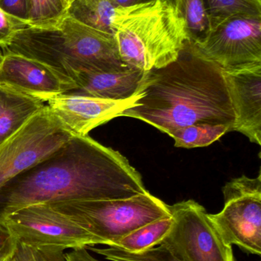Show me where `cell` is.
I'll return each mask as SVG.
<instances>
[{
	"label": "cell",
	"instance_id": "1",
	"mask_svg": "<svg viewBox=\"0 0 261 261\" xmlns=\"http://www.w3.org/2000/svg\"><path fill=\"white\" fill-rule=\"evenodd\" d=\"M139 172L121 153L74 135L0 188V222L29 205L124 199L147 193Z\"/></svg>",
	"mask_w": 261,
	"mask_h": 261
},
{
	"label": "cell",
	"instance_id": "16",
	"mask_svg": "<svg viewBox=\"0 0 261 261\" xmlns=\"http://www.w3.org/2000/svg\"><path fill=\"white\" fill-rule=\"evenodd\" d=\"M117 7L114 0H73L67 15L87 27L113 34L112 22Z\"/></svg>",
	"mask_w": 261,
	"mask_h": 261
},
{
	"label": "cell",
	"instance_id": "31",
	"mask_svg": "<svg viewBox=\"0 0 261 261\" xmlns=\"http://www.w3.org/2000/svg\"><path fill=\"white\" fill-rule=\"evenodd\" d=\"M66 1L67 2V3H68L69 6V4H70V3H72V2L73 1V0H66Z\"/></svg>",
	"mask_w": 261,
	"mask_h": 261
},
{
	"label": "cell",
	"instance_id": "24",
	"mask_svg": "<svg viewBox=\"0 0 261 261\" xmlns=\"http://www.w3.org/2000/svg\"><path fill=\"white\" fill-rule=\"evenodd\" d=\"M29 27L26 23L17 19L0 9V46L6 44L18 31Z\"/></svg>",
	"mask_w": 261,
	"mask_h": 261
},
{
	"label": "cell",
	"instance_id": "33",
	"mask_svg": "<svg viewBox=\"0 0 261 261\" xmlns=\"http://www.w3.org/2000/svg\"><path fill=\"white\" fill-rule=\"evenodd\" d=\"M0 53H1V51H0Z\"/></svg>",
	"mask_w": 261,
	"mask_h": 261
},
{
	"label": "cell",
	"instance_id": "6",
	"mask_svg": "<svg viewBox=\"0 0 261 261\" xmlns=\"http://www.w3.org/2000/svg\"><path fill=\"white\" fill-rule=\"evenodd\" d=\"M17 242L35 248L78 249L102 241L50 204L29 205L1 221Z\"/></svg>",
	"mask_w": 261,
	"mask_h": 261
},
{
	"label": "cell",
	"instance_id": "12",
	"mask_svg": "<svg viewBox=\"0 0 261 261\" xmlns=\"http://www.w3.org/2000/svg\"><path fill=\"white\" fill-rule=\"evenodd\" d=\"M223 71L234 113L233 130L261 145V64Z\"/></svg>",
	"mask_w": 261,
	"mask_h": 261
},
{
	"label": "cell",
	"instance_id": "9",
	"mask_svg": "<svg viewBox=\"0 0 261 261\" xmlns=\"http://www.w3.org/2000/svg\"><path fill=\"white\" fill-rule=\"evenodd\" d=\"M72 136L46 105L0 145V188L44 159Z\"/></svg>",
	"mask_w": 261,
	"mask_h": 261
},
{
	"label": "cell",
	"instance_id": "4",
	"mask_svg": "<svg viewBox=\"0 0 261 261\" xmlns=\"http://www.w3.org/2000/svg\"><path fill=\"white\" fill-rule=\"evenodd\" d=\"M112 31L123 61L145 71L176 61L188 41L185 23L169 0L116 8Z\"/></svg>",
	"mask_w": 261,
	"mask_h": 261
},
{
	"label": "cell",
	"instance_id": "8",
	"mask_svg": "<svg viewBox=\"0 0 261 261\" xmlns=\"http://www.w3.org/2000/svg\"><path fill=\"white\" fill-rule=\"evenodd\" d=\"M225 205L217 214H208L224 242L246 252L261 254V176H242L223 188Z\"/></svg>",
	"mask_w": 261,
	"mask_h": 261
},
{
	"label": "cell",
	"instance_id": "22",
	"mask_svg": "<svg viewBox=\"0 0 261 261\" xmlns=\"http://www.w3.org/2000/svg\"><path fill=\"white\" fill-rule=\"evenodd\" d=\"M86 248L111 261H181L161 245L147 251L136 253L128 252L114 246L105 248L87 247Z\"/></svg>",
	"mask_w": 261,
	"mask_h": 261
},
{
	"label": "cell",
	"instance_id": "13",
	"mask_svg": "<svg viewBox=\"0 0 261 261\" xmlns=\"http://www.w3.org/2000/svg\"><path fill=\"white\" fill-rule=\"evenodd\" d=\"M0 85L42 101L44 103L68 87L44 64L17 55H3Z\"/></svg>",
	"mask_w": 261,
	"mask_h": 261
},
{
	"label": "cell",
	"instance_id": "3",
	"mask_svg": "<svg viewBox=\"0 0 261 261\" xmlns=\"http://www.w3.org/2000/svg\"><path fill=\"white\" fill-rule=\"evenodd\" d=\"M0 51L44 64L68 87L67 92L75 88V80L81 73L133 68L121 58L113 34L87 27L67 15L52 27L29 26L18 31L0 46Z\"/></svg>",
	"mask_w": 261,
	"mask_h": 261
},
{
	"label": "cell",
	"instance_id": "27",
	"mask_svg": "<svg viewBox=\"0 0 261 261\" xmlns=\"http://www.w3.org/2000/svg\"><path fill=\"white\" fill-rule=\"evenodd\" d=\"M67 261H101L92 256L87 248H78L65 253Z\"/></svg>",
	"mask_w": 261,
	"mask_h": 261
},
{
	"label": "cell",
	"instance_id": "17",
	"mask_svg": "<svg viewBox=\"0 0 261 261\" xmlns=\"http://www.w3.org/2000/svg\"><path fill=\"white\" fill-rule=\"evenodd\" d=\"M173 3L185 23L188 41L198 45L203 42L211 30L206 0H169Z\"/></svg>",
	"mask_w": 261,
	"mask_h": 261
},
{
	"label": "cell",
	"instance_id": "15",
	"mask_svg": "<svg viewBox=\"0 0 261 261\" xmlns=\"http://www.w3.org/2000/svg\"><path fill=\"white\" fill-rule=\"evenodd\" d=\"M45 106L42 101L0 85V145Z\"/></svg>",
	"mask_w": 261,
	"mask_h": 261
},
{
	"label": "cell",
	"instance_id": "21",
	"mask_svg": "<svg viewBox=\"0 0 261 261\" xmlns=\"http://www.w3.org/2000/svg\"><path fill=\"white\" fill-rule=\"evenodd\" d=\"M211 29L234 15H261V0H206Z\"/></svg>",
	"mask_w": 261,
	"mask_h": 261
},
{
	"label": "cell",
	"instance_id": "2",
	"mask_svg": "<svg viewBox=\"0 0 261 261\" xmlns=\"http://www.w3.org/2000/svg\"><path fill=\"white\" fill-rule=\"evenodd\" d=\"M133 107L121 116L139 119L160 132L196 124L225 125L234 113L222 68L187 41L176 61L147 71Z\"/></svg>",
	"mask_w": 261,
	"mask_h": 261
},
{
	"label": "cell",
	"instance_id": "26",
	"mask_svg": "<svg viewBox=\"0 0 261 261\" xmlns=\"http://www.w3.org/2000/svg\"><path fill=\"white\" fill-rule=\"evenodd\" d=\"M16 240L3 222H0V261L11 257L15 250Z\"/></svg>",
	"mask_w": 261,
	"mask_h": 261
},
{
	"label": "cell",
	"instance_id": "18",
	"mask_svg": "<svg viewBox=\"0 0 261 261\" xmlns=\"http://www.w3.org/2000/svg\"><path fill=\"white\" fill-rule=\"evenodd\" d=\"M173 223L172 216L150 222L116 241L113 246L132 253L147 251L162 242Z\"/></svg>",
	"mask_w": 261,
	"mask_h": 261
},
{
	"label": "cell",
	"instance_id": "10",
	"mask_svg": "<svg viewBox=\"0 0 261 261\" xmlns=\"http://www.w3.org/2000/svg\"><path fill=\"white\" fill-rule=\"evenodd\" d=\"M198 51L223 70L261 64V15H234L214 26Z\"/></svg>",
	"mask_w": 261,
	"mask_h": 261
},
{
	"label": "cell",
	"instance_id": "28",
	"mask_svg": "<svg viewBox=\"0 0 261 261\" xmlns=\"http://www.w3.org/2000/svg\"><path fill=\"white\" fill-rule=\"evenodd\" d=\"M153 0H114L118 7H128V6H136L142 3H149Z\"/></svg>",
	"mask_w": 261,
	"mask_h": 261
},
{
	"label": "cell",
	"instance_id": "23",
	"mask_svg": "<svg viewBox=\"0 0 261 261\" xmlns=\"http://www.w3.org/2000/svg\"><path fill=\"white\" fill-rule=\"evenodd\" d=\"M12 261H67L64 250L35 248L17 242Z\"/></svg>",
	"mask_w": 261,
	"mask_h": 261
},
{
	"label": "cell",
	"instance_id": "11",
	"mask_svg": "<svg viewBox=\"0 0 261 261\" xmlns=\"http://www.w3.org/2000/svg\"><path fill=\"white\" fill-rule=\"evenodd\" d=\"M138 94L124 101L100 99L76 93H64L49 99L46 105L72 135L87 136L93 128L122 116L133 107Z\"/></svg>",
	"mask_w": 261,
	"mask_h": 261
},
{
	"label": "cell",
	"instance_id": "19",
	"mask_svg": "<svg viewBox=\"0 0 261 261\" xmlns=\"http://www.w3.org/2000/svg\"><path fill=\"white\" fill-rule=\"evenodd\" d=\"M230 132L231 128L225 125L196 124L179 128L170 136L174 139L176 147L194 148L210 145Z\"/></svg>",
	"mask_w": 261,
	"mask_h": 261
},
{
	"label": "cell",
	"instance_id": "25",
	"mask_svg": "<svg viewBox=\"0 0 261 261\" xmlns=\"http://www.w3.org/2000/svg\"><path fill=\"white\" fill-rule=\"evenodd\" d=\"M29 0H0V9L29 25Z\"/></svg>",
	"mask_w": 261,
	"mask_h": 261
},
{
	"label": "cell",
	"instance_id": "20",
	"mask_svg": "<svg viewBox=\"0 0 261 261\" xmlns=\"http://www.w3.org/2000/svg\"><path fill=\"white\" fill-rule=\"evenodd\" d=\"M29 25L52 27L67 16L66 0H29Z\"/></svg>",
	"mask_w": 261,
	"mask_h": 261
},
{
	"label": "cell",
	"instance_id": "7",
	"mask_svg": "<svg viewBox=\"0 0 261 261\" xmlns=\"http://www.w3.org/2000/svg\"><path fill=\"white\" fill-rule=\"evenodd\" d=\"M168 206L173 223L159 245L181 261H235L232 247L224 242L200 204L187 200Z\"/></svg>",
	"mask_w": 261,
	"mask_h": 261
},
{
	"label": "cell",
	"instance_id": "5",
	"mask_svg": "<svg viewBox=\"0 0 261 261\" xmlns=\"http://www.w3.org/2000/svg\"><path fill=\"white\" fill-rule=\"evenodd\" d=\"M113 246L127 234L150 222L171 216L168 205L150 192L124 199L67 201L50 204Z\"/></svg>",
	"mask_w": 261,
	"mask_h": 261
},
{
	"label": "cell",
	"instance_id": "29",
	"mask_svg": "<svg viewBox=\"0 0 261 261\" xmlns=\"http://www.w3.org/2000/svg\"><path fill=\"white\" fill-rule=\"evenodd\" d=\"M3 55L2 53H0V67H1L2 62H3Z\"/></svg>",
	"mask_w": 261,
	"mask_h": 261
},
{
	"label": "cell",
	"instance_id": "32",
	"mask_svg": "<svg viewBox=\"0 0 261 261\" xmlns=\"http://www.w3.org/2000/svg\"><path fill=\"white\" fill-rule=\"evenodd\" d=\"M9 261H12V257H11L10 260Z\"/></svg>",
	"mask_w": 261,
	"mask_h": 261
},
{
	"label": "cell",
	"instance_id": "30",
	"mask_svg": "<svg viewBox=\"0 0 261 261\" xmlns=\"http://www.w3.org/2000/svg\"><path fill=\"white\" fill-rule=\"evenodd\" d=\"M12 256H11V257H8V258L5 259V260H3V261H9V260H10L11 257H12Z\"/></svg>",
	"mask_w": 261,
	"mask_h": 261
},
{
	"label": "cell",
	"instance_id": "14",
	"mask_svg": "<svg viewBox=\"0 0 261 261\" xmlns=\"http://www.w3.org/2000/svg\"><path fill=\"white\" fill-rule=\"evenodd\" d=\"M147 73L130 68L124 71L81 73L75 80V88L67 93L108 100H127L137 95Z\"/></svg>",
	"mask_w": 261,
	"mask_h": 261
}]
</instances>
